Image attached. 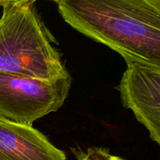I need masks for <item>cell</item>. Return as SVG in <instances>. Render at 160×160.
<instances>
[{
    "label": "cell",
    "instance_id": "cell-1",
    "mask_svg": "<svg viewBox=\"0 0 160 160\" xmlns=\"http://www.w3.org/2000/svg\"><path fill=\"white\" fill-rule=\"evenodd\" d=\"M70 26L125 61L160 65V0H58Z\"/></svg>",
    "mask_w": 160,
    "mask_h": 160
},
{
    "label": "cell",
    "instance_id": "cell-2",
    "mask_svg": "<svg viewBox=\"0 0 160 160\" xmlns=\"http://www.w3.org/2000/svg\"><path fill=\"white\" fill-rule=\"evenodd\" d=\"M0 72L32 79L56 81L70 77L52 45L34 2L2 6L0 18Z\"/></svg>",
    "mask_w": 160,
    "mask_h": 160
},
{
    "label": "cell",
    "instance_id": "cell-3",
    "mask_svg": "<svg viewBox=\"0 0 160 160\" xmlns=\"http://www.w3.org/2000/svg\"><path fill=\"white\" fill-rule=\"evenodd\" d=\"M71 83V77L45 81L0 72V117L32 126L61 108Z\"/></svg>",
    "mask_w": 160,
    "mask_h": 160
},
{
    "label": "cell",
    "instance_id": "cell-4",
    "mask_svg": "<svg viewBox=\"0 0 160 160\" xmlns=\"http://www.w3.org/2000/svg\"><path fill=\"white\" fill-rule=\"evenodd\" d=\"M127 66L119 85L122 103L159 145L160 65L130 61Z\"/></svg>",
    "mask_w": 160,
    "mask_h": 160
},
{
    "label": "cell",
    "instance_id": "cell-5",
    "mask_svg": "<svg viewBox=\"0 0 160 160\" xmlns=\"http://www.w3.org/2000/svg\"><path fill=\"white\" fill-rule=\"evenodd\" d=\"M0 160H67V157L32 126L0 117Z\"/></svg>",
    "mask_w": 160,
    "mask_h": 160
},
{
    "label": "cell",
    "instance_id": "cell-6",
    "mask_svg": "<svg viewBox=\"0 0 160 160\" xmlns=\"http://www.w3.org/2000/svg\"><path fill=\"white\" fill-rule=\"evenodd\" d=\"M74 154L77 160H124L111 155L106 148L98 147L89 148L86 152H74Z\"/></svg>",
    "mask_w": 160,
    "mask_h": 160
},
{
    "label": "cell",
    "instance_id": "cell-7",
    "mask_svg": "<svg viewBox=\"0 0 160 160\" xmlns=\"http://www.w3.org/2000/svg\"><path fill=\"white\" fill-rule=\"evenodd\" d=\"M23 0H0V6L2 7L3 6L6 4H9V3H12V2H23Z\"/></svg>",
    "mask_w": 160,
    "mask_h": 160
},
{
    "label": "cell",
    "instance_id": "cell-8",
    "mask_svg": "<svg viewBox=\"0 0 160 160\" xmlns=\"http://www.w3.org/2000/svg\"><path fill=\"white\" fill-rule=\"evenodd\" d=\"M36 1H37V0H23V2H35ZM51 1H54V2H57L58 0H51Z\"/></svg>",
    "mask_w": 160,
    "mask_h": 160
}]
</instances>
